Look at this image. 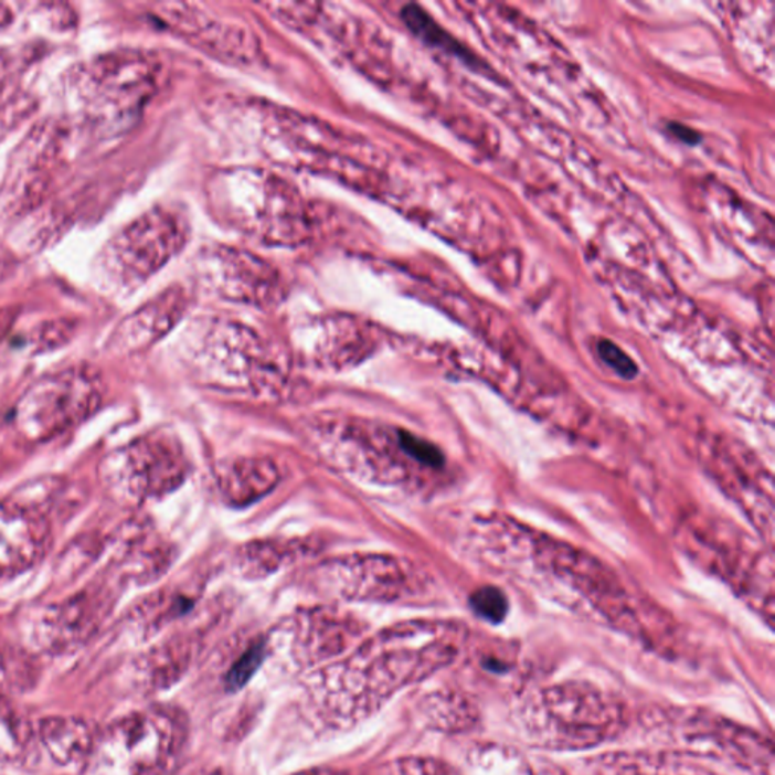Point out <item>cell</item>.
<instances>
[{
    "instance_id": "obj_1",
    "label": "cell",
    "mask_w": 775,
    "mask_h": 775,
    "mask_svg": "<svg viewBox=\"0 0 775 775\" xmlns=\"http://www.w3.org/2000/svg\"><path fill=\"white\" fill-rule=\"evenodd\" d=\"M521 730L533 745L553 752H582L617 740L629 724L626 704L582 680L538 689L520 708Z\"/></svg>"
},
{
    "instance_id": "obj_2",
    "label": "cell",
    "mask_w": 775,
    "mask_h": 775,
    "mask_svg": "<svg viewBox=\"0 0 775 775\" xmlns=\"http://www.w3.org/2000/svg\"><path fill=\"white\" fill-rule=\"evenodd\" d=\"M643 723L680 753L730 762L754 775H774L773 741L728 718L699 708L655 705L644 713Z\"/></svg>"
},
{
    "instance_id": "obj_3",
    "label": "cell",
    "mask_w": 775,
    "mask_h": 775,
    "mask_svg": "<svg viewBox=\"0 0 775 775\" xmlns=\"http://www.w3.org/2000/svg\"><path fill=\"white\" fill-rule=\"evenodd\" d=\"M594 775H718L687 753H609L591 758Z\"/></svg>"
},
{
    "instance_id": "obj_4",
    "label": "cell",
    "mask_w": 775,
    "mask_h": 775,
    "mask_svg": "<svg viewBox=\"0 0 775 775\" xmlns=\"http://www.w3.org/2000/svg\"><path fill=\"white\" fill-rule=\"evenodd\" d=\"M402 18L405 20L407 28L415 35H418L424 43L429 44V46L438 47L440 51L452 53V55L458 56L464 63H475V56L467 51L459 42H456L450 34H447L434 19L423 11L422 8L417 6H407L403 8Z\"/></svg>"
},
{
    "instance_id": "obj_5",
    "label": "cell",
    "mask_w": 775,
    "mask_h": 775,
    "mask_svg": "<svg viewBox=\"0 0 775 775\" xmlns=\"http://www.w3.org/2000/svg\"><path fill=\"white\" fill-rule=\"evenodd\" d=\"M480 752V766L488 775H537L534 762L512 746L491 744Z\"/></svg>"
},
{
    "instance_id": "obj_6",
    "label": "cell",
    "mask_w": 775,
    "mask_h": 775,
    "mask_svg": "<svg viewBox=\"0 0 775 775\" xmlns=\"http://www.w3.org/2000/svg\"><path fill=\"white\" fill-rule=\"evenodd\" d=\"M471 609L477 617L491 624H500L508 617V597L500 587L482 586L475 591L470 597Z\"/></svg>"
},
{
    "instance_id": "obj_7",
    "label": "cell",
    "mask_w": 775,
    "mask_h": 775,
    "mask_svg": "<svg viewBox=\"0 0 775 775\" xmlns=\"http://www.w3.org/2000/svg\"><path fill=\"white\" fill-rule=\"evenodd\" d=\"M265 658V644L264 640H258V643L252 644L246 651L243 652L242 658L236 660L230 672L226 676V684L230 691H238L246 687L248 680L255 676V672L259 670L261 663L264 662Z\"/></svg>"
},
{
    "instance_id": "obj_8",
    "label": "cell",
    "mask_w": 775,
    "mask_h": 775,
    "mask_svg": "<svg viewBox=\"0 0 775 775\" xmlns=\"http://www.w3.org/2000/svg\"><path fill=\"white\" fill-rule=\"evenodd\" d=\"M399 440L400 447L420 464L432 468H440L446 463L443 452L429 440L418 438V436L412 435L410 432H400Z\"/></svg>"
},
{
    "instance_id": "obj_9",
    "label": "cell",
    "mask_w": 775,
    "mask_h": 775,
    "mask_svg": "<svg viewBox=\"0 0 775 775\" xmlns=\"http://www.w3.org/2000/svg\"><path fill=\"white\" fill-rule=\"evenodd\" d=\"M597 352L602 361L609 365L612 370L617 371L619 376L626 379V381H634L638 376L639 369L634 359L624 352L622 347L615 344L614 341H599Z\"/></svg>"
},
{
    "instance_id": "obj_10",
    "label": "cell",
    "mask_w": 775,
    "mask_h": 775,
    "mask_svg": "<svg viewBox=\"0 0 775 775\" xmlns=\"http://www.w3.org/2000/svg\"><path fill=\"white\" fill-rule=\"evenodd\" d=\"M668 129H670L672 136L679 138L680 141L687 142V145H699L701 141L700 134L689 128L687 125L670 124L668 125Z\"/></svg>"
},
{
    "instance_id": "obj_11",
    "label": "cell",
    "mask_w": 775,
    "mask_h": 775,
    "mask_svg": "<svg viewBox=\"0 0 775 775\" xmlns=\"http://www.w3.org/2000/svg\"><path fill=\"white\" fill-rule=\"evenodd\" d=\"M534 768H537V775H569L564 769L550 764V762H540V764H534Z\"/></svg>"
}]
</instances>
